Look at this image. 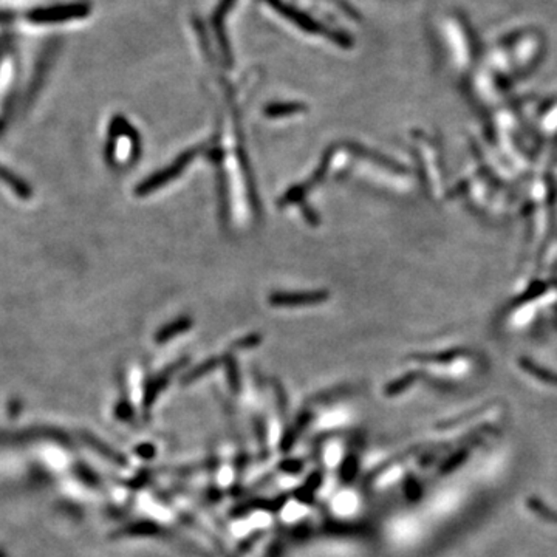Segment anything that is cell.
I'll list each match as a JSON object with an SVG mask.
<instances>
[{"mask_svg":"<svg viewBox=\"0 0 557 557\" xmlns=\"http://www.w3.org/2000/svg\"><path fill=\"white\" fill-rule=\"evenodd\" d=\"M85 14V6H59V8H51L46 11H37L34 14V20H62V19H70V18H78L84 16Z\"/></svg>","mask_w":557,"mask_h":557,"instance_id":"cell-1","label":"cell"}]
</instances>
